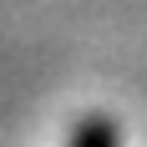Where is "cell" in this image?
Wrapping results in <instances>:
<instances>
[{
	"label": "cell",
	"mask_w": 147,
	"mask_h": 147,
	"mask_svg": "<svg viewBox=\"0 0 147 147\" xmlns=\"http://www.w3.org/2000/svg\"><path fill=\"white\" fill-rule=\"evenodd\" d=\"M76 147H117V142H112V127H102V122H91L86 132H81V142H76Z\"/></svg>",
	"instance_id": "obj_1"
}]
</instances>
